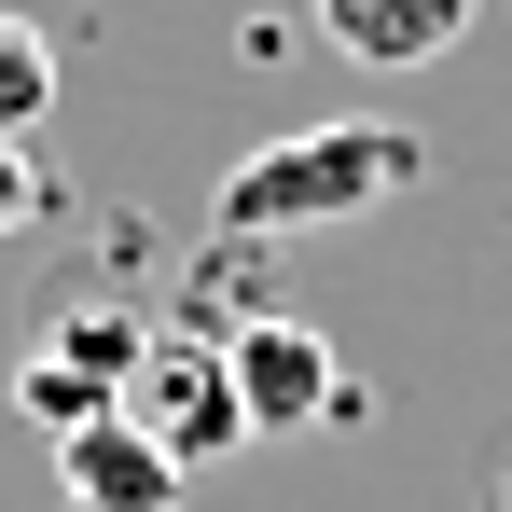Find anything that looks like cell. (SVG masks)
<instances>
[{"label": "cell", "instance_id": "7", "mask_svg": "<svg viewBox=\"0 0 512 512\" xmlns=\"http://www.w3.org/2000/svg\"><path fill=\"white\" fill-rule=\"evenodd\" d=\"M42 111H56V42H42L28 14H0V153H14Z\"/></svg>", "mask_w": 512, "mask_h": 512}, {"label": "cell", "instance_id": "5", "mask_svg": "<svg viewBox=\"0 0 512 512\" xmlns=\"http://www.w3.org/2000/svg\"><path fill=\"white\" fill-rule=\"evenodd\" d=\"M180 485H194V471H180L139 416H97V429L56 443V499L70 512H180Z\"/></svg>", "mask_w": 512, "mask_h": 512}, {"label": "cell", "instance_id": "8", "mask_svg": "<svg viewBox=\"0 0 512 512\" xmlns=\"http://www.w3.org/2000/svg\"><path fill=\"white\" fill-rule=\"evenodd\" d=\"M499 512H512V485H499Z\"/></svg>", "mask_w": 512, "mask_h": 512}, {"label": "cell", "instance_id": "2", "mask_svg": "<svg viewBox=\"0 0 512 512\" xmlns=\"http://www.w3.org/2000/svg\"><path fill=\"white\" fill-rule=\"evenodd\" d=\"M222 374H236V416H250V443H277V429H346V416H360L346 360L305 333V319H277V305L222 333Z\"/></svg>", "mask_w": 512, "mask_h": 512}, {"label": "cell", "instance_id": "6", "mask_svg": "<svg viewBox=\"0 0 512 512\" xmlns=\"http://www.w3.org/2000/svg\"><path fill=\"white\" fill-rule=\"evenodd\" d=\"M319 28H333V56H360V70H429L471 28V0H319Z\"/></svg>", "mask_w": 512, "mask_h": 512}, {"label": "cell", "instance_id": "1", "mask_svg": "<svg viewBox=\"0 0 512 512\" xmlns=\"http://www.w3.org/2000/svg\"><path fill=\"white\" fill-rule=\"evenodd\" d=\"M429 180V139L416 125H305V139H263L222 167L208 222L222 236H319V222H374L388 194Z\"/></svg>", "mask_w": 512, "mask_h": 512}, {"label": "cell", "instance_id": "3", "mask_svg": "<svg viewBox=\"0 0 512 512\" xmlns=\"http://www.w3.org/2000/svg\"><path fill=\"white\" fill-rule=\"evenodd\" d=\"M139 360H153V333H139L125 305H70L56 333H42L28 360H14V388H28V416H42L56 443H70V429L125 416V388H139Z\"/></svg>", "mask_w": 512, "mask_h": 512}, {"label": "cell", "instance_id": "4", "mask_svg": "<svg viewBox=\"0 0 512 512\" xmlns=\"http://www.w3.org/2000/svg\"><path fill=\"white\" fill-rule=\"evenodd\" d=\"M125 416L153 429L180 471H208V457H236V443H250V416H236V374H222V346H208V333H153L139 388H125Z\"/></svg>", "mask_w": 512, "mask_h": 512}]
</instances>
